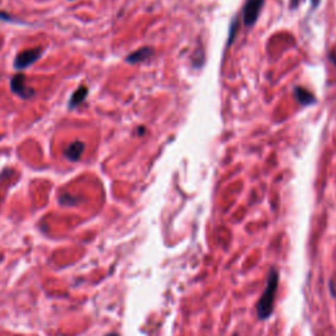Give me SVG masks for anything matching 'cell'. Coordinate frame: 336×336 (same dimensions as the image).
<instances>
[{
    "mask_svg": "<svg viewBox=\"0 0 336 336\" xmlns=\"http://www.w3.org/2000/svg\"><path fill=\"white\" fill-rule=\"evenodd\" d=\"M11 90H12L15 94L19 95V96L24 97V99H28V97L34 95L32 88H29L26 86L25 76L21 74L15 75V76H13V79L11 80Z\"/></svg>",
    "mask_w": 336,
    "mask_h": 336,
    "instance_id": "277c9868",
    "label": "cell"
},
{
    "mask_svg": "<svg viewBox=\"0 0 336 336\" xmlns=\"http://www.w3.org/2000/svg\"><path fill=\"white\" fill-rule=\"evenodd\" d=\"M42 53L41 48H36V49H28V50H24L20 54H17L16 59H15V67L17 70H24L28 66H30L32 63L37 61L39 58V55Z\"/></svg>",
    "mask_w": 336,
    "mask_h": 336,
    "instance_id": "3957f363",
    "label": "cell"
},
{
    "mask_svg": "<svg viewBox=\"0 0 336 336\" xmlns=\"http://www.w3.org/2000/svg\"><path fill=\"white\" fill-rule=\"evenodd\" d=\"M265 0H247L243 8V23L246 26H252L258 21Z\"/></svg>",
    "mask_w": 336,
    "mask_h": 336,
    "instance_id": "7a4b0ae2",
    "label": "cell"
},
{
    "mask_svg": "<svg viewBox=\"0 0 336 336\" xmlns=\"http://www.w3.org/2000/svg\"><path fill=\"white\" fill-rule=\"evenodd\" d=\"M151 55L152 49L149 48V46H146V48L138 49L137 52L128 55V57H126V62H129V63H139V62L146 61L147 58H150Z\"/></svg>",
    "mask_w": 336,
    "mask_h": 336,
    "instance_id": "8992f818",
    "label": "cell"
},
{
    "mask_svg": "<svg viewBox=\"0 0 336 336\" xmlns=\"http://www.w3.org/2000/svg\"><path fill=\"white\" fill-rule=\"evenodd\" d=\"M87 94H88V88L84 87V86H81V87H79V90H76L72 94L71 99H70V104H68V107L70 108H76L79 105V104H81L84 101V99L87 97Z\"/></svg>",
    "mask_w": 336,
    "mask_h": 336,
    "instance_id": "ba28073f",
    "label": "cell"
},
{
    "mask_svg": "<svg viewBox=\"0 0 336 336\" xmlns=\"http://www.w3.org/2000/svg\"><path fill=\"white\" fill-rule=\"evenodd\" d=\"M83 151H84V143L80 142V141H76V142H72L71 145L66 149L65 155L67 156V159L75 162V160H78V159L80 158Z\"/></svg>",
    "mask_w": 336,
    "mask_h": 336,
    "instance_id": "52a82bcc",
    "label": "cell"
},
{
    "mask_svg": "<svg viewBox=\"0 0 336 336\" xmlns=\"http://www.w3.org/2000/svg\"><path fill=\"white\" fill-rule=\"evenodd\" d=\"M278 281H280V272L277 268L272 267L268 272L264 290L256 304V315H258L259 320H267L273 314Z\"/></svg>",
    "mask_w": 336,
    "mask_h": 336,
    "instance_id": "6da1fadb",
    "label": "cell"
},
{
    "mask_svg": "<svg viewBox=\"0 0 336 336\" xmlns=\"http://www.w3.org/2000/svg\"><path fill=\"white\" fill-rule=\"evenodd\" d=\"M320 3V0H311V6H313V8H317L318 4Z\"/></svg>",
    "mask_w": 336,
    "mask_h": 336,
    "instance_id": "9c48e42d",
    "label": "cell"
},
{
    "mask_svg": "<svg viewBox=\"0 0 336 336\" xmlns=\"http://www.w3.org/2000/svg\"><path fill=\"white\" fill-rule=\"evenodd\" d=\"M294 97L301 105H310L315 104V96L311 94L310 91L305 90L304 87H296L294 88Z\"/></svg>",
    "mask_w": 336,
    "mask_h": 336,
    "instance_id": "5b68a950",
    "label": "cell"
},
{
    "mask_svg": "<svg viewBox=\"0 0 336 336\" xmlns=\"http://www.w3.org/2000/svg\"><path fill=\"white\" fill-rule=\"evenodd\" d=\"M107 336H120V335H118V333H108Z\"/></svg>",
    "mask_w": 336,
    "mask_h": 336,
    "instance_id": "30bf717a",
    "label": "cell"
}]
</instances>
